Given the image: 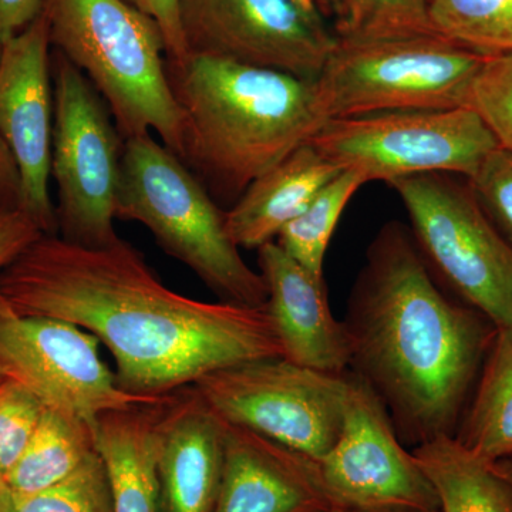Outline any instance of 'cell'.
<instances>
[{
    "mask_svg": "<svg viewBox=\"0 0 512 512\" xmlns=\"http://www.w3.org/2000/svg\"><path fill=\"white\" fill-rule=\"evenodd\" d=\"M0 293L22 315L92 333L114 357L121 389L147 399L225 367L284 357L266 305L181 295L124 239L86 248L42 235L0 269Z\"/></svg>",
    "mask_w": 512,
    "mask_h": 512,
    "instance_id": "cell-1",
    "label": "cell"
},
{
    "mask_svg": "<svg viewBox=\"0 0 512 512\" xmlns=\"http://www.w3.org/2000/svg\"><path fill=\"white\" fill-rule=\"evenodd\" d=\"M343 323L349 372L382 400L404 446L454 437L498 326L444 292L402 222L370 242Z\"/></svg>",
    "mask_w": 512,
    "mask_h": 512,
    "instance_id": "cell-2",
    "label": "cell"
},
{
    "mask_svg": "<svg viewBox=\"0 0 512 512\" xmlns=\"http://www.w3.org/2000/svg\"><path fill=\"white\" fill-rule=\"evenodd\" d=\"M167 69L183 121L180 158L218 204H235L328 121L313 79L192 53Z\"/></svg>",
    "mask_w": 512,
    "mask_h": 512,
    "instance_id": "cell-3",
    "label": "cell"
},
{
    "mask_svg": "<svg viewBox=\"0 0 512 512\" xmlns=\"http://www.w3.org/2000/svg\"><path fill=\"white\" fill-rule=\"evenodd\" d=\"M42 12L52 47L103 97L123 140L156 133L180 157L183 121L157 23L126 0H45Z\"/></svg>",
    "mask_w": 512,
    "mask_h": 512,
    "instance_id": "cell-4",
    "label": "cell"
},
{
    "mask_svg": "<svg viewBox=\"0 0 512 512\" xmlns=\"http://www.w3.org/2000/svg\"><path fill=\"white\" fill-rule=\"evenodd\" d=\"M116 215L144 225L165 254L190 268L220 301L266 305L264 276L242 258L221 205L151 134L124 140Z\"/></svg>",
    "mask_w": 512,
    "mask_h": 512,
    "instance_id": "cell-5",
    "label": "cell"
},
{
    "mask_svg": "<svg viewBox=\"0 0 512 512\" xmlns=\"http://www.w3.org/2000/svg\"><path fill=\"white\" fill-rule=\"evenodd\" d=\"M485 56L439 33L338 42L316 77L326 119L468 107Z\"/></svg>",
    "mask_w": 512,
    "mask_h": 512,
    "instance_id": "cell-6",
    "label": "cell"
},
{
    "mask_svg": "<svg viewBox=\"0 0 512 512\" xmlns=\"http://www.w3.org/2000/svg\"><path fill=\"white\" fill-rule=\"evenodd\" d=\"M387 185L402 200L414 242L436 281L498 328H511L512 247L467 178L421 174Z\"/></svg>",
    "mask_w": 512,
    "mask_h": 512,
    "instance_id": "cell-7",
    "label": "cell"
},
{
    "mask_svg": "<svg viewBox=\"0 0 512 512\" xmlns=\"http://www.w3.org/2000/svg\"><path fill=\"white\" fill-rule=\"evenodd\" d=\"M52 83L57 235L80 247H110L121 239L114 221L123 137L90 80L56 50Z\"/></svg>",
    "mask_w": 512,
    "mask_h": 512,
    "instance_id": "cell-8",
    "label": "cell"
},
{
    "mask_svg": "<svg viewBox=\"0 0 512 512\" xmlns=\"http://www.w3.org/2000/svg\"><path fill=\"white\" fill-rule=\"evenodd\" d=\"M309 143L367 183L421 174L471 178L497 141L470 107L400 110L326 121Z\"/></svg>",
    "mask_w": 512,
    "mask_h": 512,
    "instance_id": "cell-9",
    "label": "cell"
},
{
    "mask_svg": "<svg viewBox=\"0 0 512 512\" xmlns=\"http://www.w3.org/2000/svg\"><path fill=\"white\" fill-rule=\"evenodd\" d=\"M194 389L227 423L318 461L342 430L348 372L332 375L275 357L217 370Z\"/></svg>",
    "mask_w": 512,
    "mask_h": 512,
    "instance_id": "cell-10",
    "label": "cell"
},
{
    "mask_svg": "<svg viewBox=\"0 0 512 512\" xmlns=\"http://www.w3.org/2000/svg\"><path fill=\"white\" fill-rule=\"evenodd\" d=\"M96 336L70 322L22 315L0 293V369L47 409L94 424L114 410L167 402L121 389Z\"/></svg>",
    "mask_w": 512,
    "mask_h": 512,
    "instance_id": "cell-11",
    "label": "cell"
},
{
    "mask_svg": "<svg viewBox=\"0 0 512 512\" xmlns=\"http://www.w3.org/2000/svg\"><path fill=\"white\" fill-rule=\"evenodd\" d=\"M190 55L313 79L339 40L315 0H181Z\"/></svg>",
    "mask_w": 512,
    "mask_h": 512,
    "instance_id": "cell-12",
    "label": "cell"
},
{
    "mask_svg": "<svg viewBox=\"0 0 512 512\" xmlns=\"http://www.w3.org/2000/svg\"><path fill=\"white\" fill-rule=\"evenodd\" d=\"M318 463L336 507L440 511L433 484L400 441L382 400L352 372L342 430Z\"/></svg>",
    "mask_w": 512,
    "mask_h": 512,
    "instance_id": "cell-13",
    "label": "cell"
},
{
    "mask_svg": "<svg viewBox=\"0 0 512 512\" xmlns=\"http://www.w3.org/2000/svg\"><path fill=\"white\" fill-rule=\"evenodd\" d=\"M45 13L0 49V138L20 175V211L43 235H57L50 197L53 138L52 55Z\"/></svg>",
    "mask_w": 512,
    "mask_h": 512,
    "instance_id": "cell-14",
    "label": "cell"
},
{
    "mask_svg": "<svg viewBox=\"0 0 512 512\" xmlns=\"http://www.w3.org/2000/svg\"><path fill=\"white\" fill-rule=\"evenodd\" d=\"M335 507L318 461L225 421L224 467L214 512H326Z\"/></svg>",
    "mask_w": 512,
    "mask_h": 512,
    "instance_id": "cell-15",
    "label": "cell"
},
{
    "mask_svg": "<svg viewBox=\"0 0 512 512\" xmlns=\"http://www.w3.org/2000/svg\"><path fill=\"white\" fill-rule=\"evenodd\" d=\"M258 251L259 272L268 286V308L284 359L320 372H349L350 348L343 320L330 309L323 275L312 274L276 241Z\"/></svg>",
    "mask_w": 512,
    "mask_h": 512,
    "instance_id": "cell-16",
    "label": "cell"
},
{
    "mask_svg": "<svg viewBox=\"0 0 512 512\" xmlns=\"http://www.w3.org/2000/svg\"><path fill=\"white\" fill-rule=\"evenodd\" d=\"M225 421L194 386L173 394L157 423L161 512H214L224 467Z\"/></svg>",
    "mask_w": 512,
    "mask_h": 512,
    "instance_id": "cell-17",
    "label": "cell"
},
{
    "mask_svg": "<svg viewBox=\"0 0 512 512\" xmlns=\"http://www.w3.org/2000/svg\"><path fill=\"white\" fill-rule=\"evenodd\" d=\"M342 171L311 143L303 144L252 181L225 211L235 244L239 248L259 249L276 241L318 192Z\"/></svg>",
    "mask_w": 512,
    "mask_h": 512,
    "instance_id": "cell-18",
    "label": "cell"
},
{
    "mask_svg": "<svg viewBox=\"0 0 512 512\" xmlns=\"http://www.w3.org/2000/svg\"><path fill=\"white\" fill-rule=\"evenodd\" d=\"M167 402L114 410L94 421V441L109 477L113 512H161L156 433Z\"/></svg>",
    "mask_w": 512,
    "mask_h": 512,
    "instance_id": "cell-19",
    "label": "cell"
},
{
    "mask_svg": "<svg viewBox=\"0 0 512 512\" xmlns=\"http://www.w3.org/2000/svg\"><path fill=\"white\" fill-rule=\"evenodd\" d=\"M412 453L436 490L440 512H512L510 481L454 437L431 440Z\"/></svg>",
    "mask_w": 512,
    "mask_h": 512,
    "instance_id": "cell-20",
    "label": "cell"
},
{
    "mask_svg": "<svg viewBox=\"0 0 512 512\" xmlns=\"http://www.w3.org/2000/svg\"><path fill=\"white\" fill-rule=\"evenodd\" d=\"M454 439L488 463L512 458V326L498 328Z\"/></svg>",
    "mask_w": 512,
    "mask_h": 512,
    "instance_id": "cell-21",
    "label": "cell"
},
{
    "mask_svg": "<svg viewBox=\"0 0 512 512\" xmlns=\"http://www.w3.org/2000/svg\"><path fill=\"white\" fill-rule=\"evenodd\" d=\"M96 451L92 424L47 409L18 463L0 483L19 493H32L72 476Z\"/></svg>",
    "mask_w": 512,
    "mask_h": 512,
    "instance_id": "cell-22",
    "label": "cell"
},
{
    "mask_svg": "<svg viewBox=\"0 0 512 512\" xmlns=\"http://www.w3.org/2000/svg\"><path fill=\"white\" fill-rule=\"evenodd\" d=\"M339 42L434 32L429 0H315Z\"/></svg>",
    "mask_w": 512,
    "mask_h": 512,
    "instance_id": "cell-23",
    "label": "cell"
},
{
    "mask_svg": "<svg viewBox=\"0 0 512 512\" xmlns=\"http://www.w3.org/2000/svg\"><path fill=\"white\" fill-rule=\"evenodd\" d=\"M367 184L355 170H343L313 198L305 211L276 238L286 254L315 275H323L330 239L357 191Z\"/></svg>",
    "mask_w": 512,
    "mask_h": 512,
    "instance_id": "cell-24",
    "label": "cell"
},
{
    "mask_svg": "<svg viewBox=\"0 0 512 512\" xmlns=\"http://www.w3.org/2000/svg\"><path fill=\"white\" fill-rule=\"evenodd\" d=\"M434 32L478 55L512 53V0H429Z\"/></svg>",
    "mask_w": 512,
    "mask_h": 512,
    "instance_id": "cell-25",
    "label": "cell"
},
{
    "mask_svg": "<svg viewBox=\"0 0 512 512\" xmlns=\"http://www.w3.org/2000/svg\"><path fill=\"white\" fill-rule=\"evenodd\" d=\"M0 512H113L106 467L97 450L60 483L19 493L0 483Z\"/></svg>",
    "mask_w": 512,
    "mask_h": 512,
    "instance_id": "cell-26",
    "label": "cell"
},
{
    "mask_svg": "<svg viewBox=\"0 0 512 512\" xmlns=\"http://www.w3.org/2000/svg\"><path fill=\"white\" fill-rule=\"evenodd\" d=\"M468 107L483 120L498 146L512 153V53L485 57Z\"/></svg>",
    "mask_w": 512,
    "mask_h": 512,
    "instance_id": "cell-27",
    "label": "cell"
},
{
    "mask_svg": "<svg viewBox=\"0 0 512 512\" xmlns=\"http://www.w3.org/2000/svg\"><path fill=\"white\" fill-rule=\"evenodd\" d=\"M45 404L15 379L0 382V481L3 480L28 446Z\"/></svg>",
    "mask_w": 512,
    "mask_h": 512,
    "instance_id": "cell-28",
    "label": "cell"
},
{
    "mask_svg": "<svg viewBox=\"0 0 512 512\" xmlns=\"http://www.w3.org/2000/svg\"><path fill=\"white\" fill-rule=\"evenodd\" d=\"M478 202L512 247V153L495 148L468 178Z\"/></svg>",
    "mask_w": 512,
    "mask_h": 512,
    "instance_id": "cell-29",
    "label": "cell"
},
{
    "mask_svg": "<svg viewBox=\"0 0 512 512\" xmlns=\"http://www.w3.org/2000/svg\"><path fill=\"white\" fill-rule=\"evenodd\" d=\"M141 13L153 19L163 33L167 60L183 62L190 56L181 25V0H126Z\"/></svg>",
    "mask_w": 512,
    "mask_h": 512,
    "instance_id": "cell-30",
    "label": "cell"
},
{
    "mask_svg": "<svg viewBox=\"0 0 512 512\" xmlns=\"http://www.w3.org/2000/svg\"><path fill=\"white\" fill-rule=\"evenodd\" d=\"M42 235L25 212L16 210L0 214V269L9 265Z\"/></svg>",
    "mask_w": 512,
    "mask_h": 512,
    "instance_id": "cell-31",
    "label": "cell"
},
{
    "mask_svg": "<svg viewBox=\"0 0 512 512\" xmlns=\"http://www.w3.org/2000/svg\"><path fill=\"white\" fill-rule=\"evenodd\" d=\"M45 0H0V49L39 18Z\"/></svg>",
    "mask_w": 512,
    "mask_h": 512,
    "instance_id": "cell-32",
    "label": "cell"
},
{
    "mask_svg": "<svg viewBox=\"0 0 512 512\" xmlns=\"http://www.w3.org/2000/svg\"><path fill=\"white\" fill-rule=\"evenodd\" d=\"M20 210L18 165L5 141L0 138V214Z\"/></svg>",
    "mask_w": 512,
    "mask_h": 512,
    "instance_id": "cell-33",
    "label": "cell"
},
{
    "mask_svg": "<svg viewBox=\"0 0 512 512\" xmlns=\"http://www.w3.org/2000/svg\"><path fill=\"white\" fill-rule=\"evenodd\" d=\"M494 467L500 471L501 474L512 484V458H505V460L493 463Z\"/></svg>",
    "mask_w": 512,
    "mask_h": 512,
    "instance_id": "cell-34",
    "label": "cell"
},
{
    "mask_svg": "<svg viewBox=\"0 0 512 512\" xmlns=\"http://www.w3.org/2000/svg\"><path fill=\"white\" fill-rule=\"evenodd\" d=\"M326 512H426L416 510H366V508H346V507H335L330 508ZM440 512V511H437Z\"/></svg>",
    "mask_w": 512,
    "mask_h": 512,
    "instance_id": "cell-35",
    "label": "cell"
},
{
    "mask_svg": "<svg viewBox=\"0 0 512 512\" xmlns=\"http://www.w3.org/2000/svg\"><path fill=\"white\" fill-rule=\"evenodd\" d=\"M6 377H8V376H6L5 373H3V370L0 369V382H3V380L6 379Z\"/></svg>",
    "mask_w": 512,
    "mask_h": 512,
    "instance_id": "cell-36",
    "label": "cell"
}]
</instances>
